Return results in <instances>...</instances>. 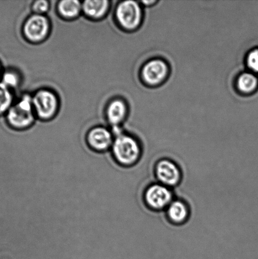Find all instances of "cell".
Wrapping results in <instances>:
<instances>
[{
	"label": "cell",
	"mask_w": 258,
	"mask_h": 259,
	"mask_svg": "<svg viewBox=\"0 0 258 259\" xmlns=\"http://www.w3.org/2000/svg\"><path fill=\"white\" fill-rule=\"evenodd\" d=\"M143 200L148 207L161 210L167 209L173 201L174 197L170 188L161 184H154L146 188Z\"/></svg>",
	"instance_id": "cell-4"
},
{
	"label": "cell",
	"mask_w": 258,
	"mask_h": 259,
	"mask_svg": "<svg viewBox=\"0 0 258 259\" xmlns=\"http://www.w3.org/2000/svg\"><path fill=\"white\" fill-rule=\"evenodd\" d=\"M155 172L159 184L169 188L178 185L181 181L180 168L170 159H163L157 162Z\"/></svg>",
	"instance_id": "cell-6"
},
{
	"label": "cell",
	"mask_w": 258,
	"mask_h": 259,
	"mask_svg": "<svg viewBox=\"0 0 258 259\" xmlns=\"http://www.w3.org/2000/svg\"><path fill=\"white\" fill-rule=\"evenodd\" d=\"M169 73V67L165 61L153 59L144 65L141 70V77L146 84L157 86L167 79Z\"/></svg>",
	"instance_id": "cell-5"
},
{
	"label": "cell",
	"mask_w": 258,
	"mask_h": 259,
	"mask_svg": "<svg viewBox=\"0 0 258 259\" xmlns=\"http://www.w3.org/2000/svg\"><path fill=\"white\" fill-rule=\"evenodd\" d=\"M247 67L252 73H258V48H255L248 53L246 58Z\"/></svg>",
	"instance_id": "cell-16"
},
{
	"label": "cell",
	"mask_w": 258,
	"mask_h": 259,
	"mask_svg": "<svg viewBox=\"0 0 258 259\" xmlns=\"http://www.w3.org/2000/svg\"><path fill=\"white\" fill-rule=\"evenodd\" d=\"M33 106L40 118L47 119L55 115L58 107V100L54 93L47 90L38 91L32 98Z\"/></svg>",
	"instance_id": "cell-8"
},
{
	"label": "cell",
	"mask_w": 258,
	"mask_h": 259,
	"mask_svg": "<svg viewBox=\"0 0 258 259\" xmlns=\"http://www.w3.org/2000/svg\"><path fill=\"white\" fill-rule=\"evenodd\" d=\"M127 113V107L124 101L116 100L112 101L107 110V117L111 125L118 127L125 118Z\"/></svg>",
	"instance_id": "cell-11"
},
{
	"label": "cell",
	"mask_w": 258,
	"mask_h": 259,
	"mask_svg": "<svg viewBox=\"0 0 258 259\" xmlns=\"http://www.w3.org/2000/svg\"><path fill=\"white\" fill-rule=\"evenodd\" d=\"M108 7L109 2L106 0H88L83 3L82 7L88 16L99 18L106 14Z\"/></svg>",
	"instance_id": "cell-13"
},
{
	"label": "cell",
	"mask_w": 258,
	"mask_h": 259,
	"mask_svg": "<svg viewBox=\"0 0 258 259\" xmlns=\"http://www.w3.org/2000/svg\"><path fill=\"white\" fill-rule=\"evenodd\" d=\"M12 102L13 96L10 89L0 82V115L8 112Z\"/></svg>",
	"instance_id": "cell-15"
},
{
	"label": "cell",
	"mask_w": 258,
	"mask_h": 259,
	"mask_svg": "<svg viewBox=\"0 0 258 259\" xmlns=\"http://www.w3.org/2000/svg\"><path fill=\"white\" fill-rule=\"evenodd\" d=\"M2 82L9 88L17 87L19 83V78L15 72L8 71L2 77Z\"/></svg>",
	"instance_id": "cell-17"
},
{
	"label": "cell",
	"mask_w": 258,
	"mask_h": 259,
	"mask_svg": "<svg viewBox=\"0 0 258 259\" xmlns=\"http://www.w3.org/2000/svg\"><path fill=\"white\" fill-rule=\"evenodd\" d=\"M82 5L77 0H64L60 2L58 10L61 15L67 18H73L80 14Z\"/></svg>",
	"instance_id": "cell-14"
},
{
	"label": "cell",
	"mask_w": 258,
	"mask_h": 259,
	"mask_svg": "<svg viewBox=\"0 0 258 259\" xmlns=\"http://www.w3.org/2000/svg\"><path fill=\"white\" fill-rule=\"evenodd\" d=\"M116 18L121 26L126 30H135L140 26L142 22V9L138 2H123L117 7Z\"/></svg>",
	"instance_id": "cell-3"
},
{
	"label": "cell",
	"mask_w": 258,
	"mask_h": 259,
	"mask_svg": "<svg viewBox=\"0 0 258 259\" xmlns=\"http://www.w3.org/2000/svg\"><path fill=\"white\" fill-rule=\"evenodd\" d=\"M32 8L37 14L41 15L49 10V2L45 1V0H39V1L34 2Z\"/></svg>",
	"instance_id": "cell-18"
},
{
	"label": "cell",
	"mask_w": 258,
	"mask_h": 259,
	"mask_svg": "<svg viewBox=\"0 0 258 259\" xmlns=\"http://www.w3.org/2000/svg\"><path fill=\"white\" fill-rule=\"evenodd\" d=\"M49 29V20L42 15L35 14L27 20L24 28L25 36L32 41H39L46 36Z\"/></svg>",
	"instance_id": "cell-9"
},
{
	"label": "cell",
	"mask_w": 258,
	"mask_h": 259,
	"mask_svg": "<svg viewBox=\"0 0 258 259\" xmlns=\"http://www.w3.org/2000/svg\"><path fill=\"white\" fill-rule=\"evenodd\" d=\"M110 152L116 163L125 168L135 166L142 154L140 142L135 137L123 133L115 137Z\"/></svg>",
	"instance_id": "cell-1"
},
{
	"label": "cell",
	"mask_w": 258,
	"mask_h": 259,
	"mask_svg": "<svg viewBox=\"0 0 258 259\" xmlns=\"http://www.w3.org/2000/svg\"><path fill=\"white\" fill-rule=\"evenodd\" d=\"M114 139L112 132L102 126H98L88 132L86 137V144L93 152L106 153L112 147Z\"/></svg>",
	"instance_id": "cell-7"
},
{
	"label": "cell",
	"mask_w": 258,
	"mask_h": 259,
	"mask_svg": "<svg viewBox=\"0 0 258 259\" xmlns=\"http://www.w3.org/2000/svg\"><path fill=\"white\" fill-rule=\"evenodd\" d=\"M258 78L252 72L242 73L236 80V87L240 93L249 95L257 90Z\"/></svg>",
	"instance_id": "cell-12"
},
{
	"label": "cell",
	"mask_w": 258,
	"mask_h": 259,
	"mask_svg": "<svg viewBox=\"0 0 258 259\" xmlns=\"http://www.w3.org/2000/svg\"><path fill=\"white\" fill-rule=\"evenodd\" d=\"M166 209L167 217L173 224H183L189 217V208L183 200H174Z\"/></svg>",
	"instance_id": "cell-10"
},
{
	"label": "cell",
	"mask_w": 258,
	"mask_h": 259,
	"mask_svg": "<svg viewBox=\"0 0 258 259\" xmlns=\"http://www.w3.org/2000/svg\"><path fill=\"white\" fill-rule=\"evenodd\" d=\"M34 110L32 98L25 95L8 111V121L15 128L28 127L34 120Z\"/></svg>",
	"instance_id": "cell-2"
},
{
	"label": "cell",
	"mask_w": 258,
	"mask_h": 259,
	"mask_svg": "<svg viewBox=\"0 0 258 259\" xmlns=\"http://www.w3.org/2000/svg\"><path fill=\"white\" fill-rule=\"evenodd\" d=\"M1 73H2V67H1V65H0V75H1Z\"/></svg>",
	"instance_id": "cell-19"
}]
</instances>
